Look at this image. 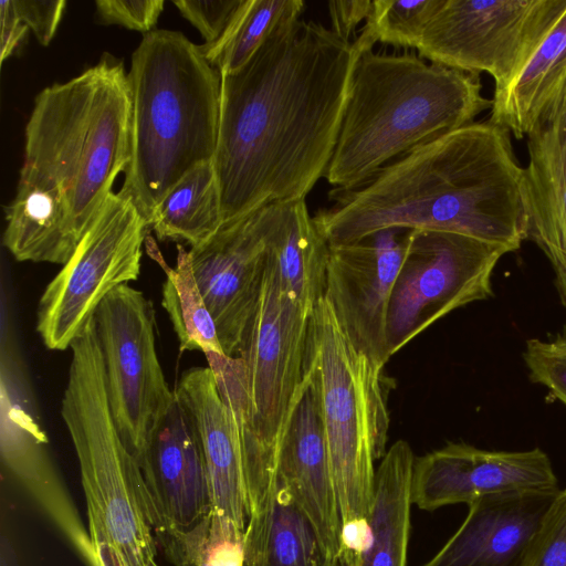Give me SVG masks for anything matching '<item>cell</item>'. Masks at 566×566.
Returning <instances> with one entry per match:
<instances>
[{
	"instance_id": "1",
	"label": "cell",
	"mask_w": 566,
	"mask_h": 566,
	"mask_svg": "<svg viewBox=\"0 0 566 566\" xmlns=\"http://www.w3.org/2000/svg\"><path fill=\"white\" fill-rule=\"evenodd\" d=\"M331 28L297 19L221 76L212 160L222 223L305 198L333 156L359 53Z\"/></svg>"
},
{
	"instance_id": "2",
	"label": "cell",
	"mask_w": 566,
	"mask_h": 566,
	"mask_svg": "<svg viewBox=\"0 0 566 566\" xmlns=\"http://www.w3.org/2000/svg\"><path fill=\"white\" fill-rule=\"evenodd\" d=\"M313 220L329 245L390 228L460 233L509 252L527 239L524 168L511 133L473 122L416 146L353 189L333 188Z\"/></svg>"
},
{
	"instance_id": "3",
	"label": "cell",
	"mask_w": 566,
	"mask_h": 566,
	"mask_svg": "<svg viewBox=\"0 0 566 566\" xmlns=\"http://www.w3.org/2000/svg\"><path fill=\"white\" fill-rule=\"evenodd\" d=\"M480 75L416 54L364 49L354 65L337 143L324 174L353 189L379 169L491 109Z\"/></svg>"
},
{
	"instance_id": "4",
	"label": "cell",
	"mask_w": 566,
	"mask_h": 566,
	"mask_svg": "<svg viewBox=\"0 0 566 566\" xmlns=\"http://www.w3.org/2000/svg\"><path fill=\"white\" fill-rule=\"evenodd\" d=\"M130 160L117 192L150 227L154 210L193 168L213 160L221 76L184 33H145L132 54Z\"/></svg>"
},
{
	"instance_id": "5",
	"label": "cell",
	"mask_w": 566,
	"mask_h": 566,
	"mask_svg": "<svg viewBox=\"0 0 566 566\" xmlns=\"http://www.w3.org/2000/svg\"><path fill=\"white\" fill-rule=\"evenodd\" d=\"M130 123L127 73L119 62L102 60L35 97L20 179L60 192L80 240L129 164Z\"/></svg>"
},
{
	"instance_id": "6",
	"label": "cell",
	"mask_w": 566,
	"mask_h": 566,
	"mask_svg": "<svg viewBox=\"0 0 566 566\" xmlns=\"http://www.w3.org/2000/svg\"><path fill=\"white\" fill-rule=\"evenodd\" d=\"M70 348L61 416L80 465L97 566H150L158 546L140 496L142 473L113 421L93 317Z\"/></svg>"
},
{
	"instance_id": "7",
	"label": "cell",
	"mask_w": 566,
	"mask_h": 566,
	"mask_svg": "<svg viewBox=\"0 0 566 566\" xmlns=\"http://www.w3.org/2000/svg\"><path fill=\"white\" fill-rule=\"evenodd\" d=\"M384 368L356 350L325 297L308 325L304 374L315 386L342 523L368 520L375 460L387 449L389 413Z\"/></svg>"
},
{
	"instance_id": "8",
	"label": "cell",
	"mask_w": 566,
	"mask_h": 566,
	"mask_svg": "<svg viewBox=\"0 0 566 566\" xmlns=\"http://www.w3.org/2000/svg\"><path fill=\"white\" fill-rule=\"evenodd\" d=\"M566 12V0H440L416 50L507 87Z\"/></svg>"
},
{
	"instance_id": "9",
	"label": "cell",
	"mask_w": 566,
	"mask_h": 566,
	"mask_svg": "<svg viewBox=\"0 0 566 566\" xmlns=\"http://www.w3.org/2000/svg\"><path fill=\"white\" fill-rule=\"evenodd\" d=\"M148 226L128 200L112 192L71 259L50 281L36 308V332L52 350H65L102 301L137 280Z\"/></svg>"
},
{
	"instance_id": "10",
	"label": "cell",
	"mask_w": 566,
	"mask_h": 566,
	"mask_svg": "<svg viewBox=\"0 0 566 566\" xmlns=\"http://www.w3.org/2000/svg\"><path fill=\"white\" fill-rule=\"evenodd\" d=\"M506 253L460 233L409 230L387 316L389 356L450 312L491 296L492 273Z\"/></svg>"
},
{
	"instance_id": "11",
	"label": "cell",
	"mask_w": 566,
	"mask_h": 566,
	"mask_svg": "<svg viewBox=\"0 0 566 566\" xmlns=\"http://www.w3.org/2000/svg\"><path fill=\"white\" fill-rule=\"evenodd\" d=\"M93 318L113 421L138 460L175 397L156 350L155 310L142 291L124 284L102 301Z\"/></svg>"
},
{
	"instance_id": "12",
	"label": "cell",
	"mask_w": 566,
	"mask_h": 566,
	"mask_svg": "<svg viewBox=\"0 0 566 566\" xmlns=\"http://www.w3.org/2000/svg\"><path fill=\"white\" fill-rule=\"evenodd\" d=\"M311 314L282 289L269 248L260 297L235 357L243 367L254 429L275 458L304 380Z\"/></svg>"
},
{
	"instance_id": "13",
	"label": "cell",
	"mask_w": 566,
	"mask_h": 566,
	"mask_svg": "<svg viewBox=\"0 0 566 566\" xmlns=\"http://www.w3.org/2000/svg\"><path fill=\"white\" fill-rule=\"evenodd\" d=\"M140 496L157 546L167 555L211 512L203 453L176 394L137 460Z\"/></svg>"
},
{
	"instance_id": "14",
	"label": "cell",
	"mask_w": 566,
	"mask_h": 566,
	"mask_svg": "<svg viewBox=\"0 0 566 566\" xmlns=\"http://www.w3.org/2000/svg\"><path fill=\"white\" fill-rule=\"evenodd\" d=\"M408 231L384 229L356 242L329 245L324 297L356 350L382 368L390 358L387 316Z\"/></svg>"
},
{
	"instance_id": "15",
	"label": "cell",
	"mask_w": 566,
	"mask_h": 566,
	"mask_svg": "<svg viewBox=\"0 0 566 566\" xmlns=\"http://www.w3.org/2000/svg\"><path fill=\"white\" fill-rule=\"evenodd\" d=\"M558 490L552 462L539 448L491 451L450 442L416 458L411 476L412 504L424 511L497 494Z\"/></svg>"
},
{
	"instance_id": "16",
	"label": "cell",
	"mask_w": 566,
	"mask_h": 566,
	"mask_svg": "<svg viewBox=\"0 0 566 566\" xmlns=\"http://www.w3.org/2000/svg\"><path fill=\"white\" fill-rule=\"evenodd\" d=\"M189 254L223 354L235 357L260 297L269 254L261 208L221 223Z\"/></svg>"
},
{
	"instance_id": "17",
	"label": "cell",
	"mask_w": 566,
	"mask_h": 566,
	"mask_svg": "<svg viewBox=\"0 0 566 566\" xmlns=\"http://www.w3.org/2000/svg\"><path fill=\"white\" fill-rule=\"evenodd\" d=\"M276 476L338 560L342 517L317 392L304 374L276 447Z\"/></svg>"
},
{
	"instance_id": "18",
	"label": "cell",
	"mask_w": 566,
	"mask_h": 566,
	"mask_svg": "<svg viewBox=\"0 0 566 566\" xmlns=\"http://www.w3.org/2000/svg\"><path fill=\"white\" fill-rule=\"evenodd\" d=\"M558 491L497 494L469 504L455 533L421 566H518Z\"/></svg>"
},
{
	"instance_id": "19",
	"label": "cell",
	"mask_w": 566,
	"mask_h": 566,
	"mask_svg": "<svg viewBox=\"0 0 566 566\" xmlns=\"http://www.w3.org/2000/svg\"><path fill=\"white\" fill-rule=\"evenodd\" d=\"M4 464L42 506L88 566H97L90 533L45 451V436L19 406L2 399Z\"/></svg>"
},
{
	"instance_id": "20",
	"label": "cell",
	"mask_w": 566,
	"mask_h": 566,
	"mask_svg": "<svg viewBox=\"0 0 566 566\" xmlns=\"http://www.w3.org/2000/svg\"><path fill=\"white\" fill-rule=\"evenodd\" d=\"M248 503L244 566H339L277 476Z\"/></svg>"
},
{
	"instance_id": "21",
	"label": "cell",
	"mask_w": 566,
	"mask_h": 566,
	"mask_svg": "<svg viewBox=\"0 0 566 566\" xmlns=\"http://www.w3.org/2000/svg\"><path fill=\"white\" fill-rule=\"evenodd\" d=\"M261 212L282 289L312 312L325 294L328 242L310 214L305 198L269 203Z\"/></svg>"
},
{
	"instance_id": "22",
	"label": "cell",
	"mask_w": 566,
	"mask_h": 566,
	"mask_svg": "<svg viewBox=\"0 0 566 566\" xmlns=\"http://www.w3.org/2000/svg\"><path fill=\"white\" fill-rule=\"evenodd\" d=\"M527 138L524 168L527 238L552 265L566 263V151L554 126L535 127Z\"/></svg>"
},
{
	"instance_id": "23",
	"label": "cell",
	"mask_w": 566,
	"mask_h": 566,
	"mask_svg": "<svg viewBox=\"0 0 566 566\" xmlns=\"http://www.w3.org/2000/svg\"><path fill=\"white\" fill-rule=\"evenodd\" d=\"M6 221L2 243L17 261L64 265L81 241L60 192L31 180L19 178Z\"/></svg>"
},
{
	"instance_id": "24",
	"label": "cell",
	"mask_w": 566,
	"mask_h": 566,
	"mask_svg": "<svg viewBox=\"0 0 566 566\" xmlns=\"http://www.w3.org/2000/svg\"><path fill=\"white\" fill-rule=\"evenodd\" d=\"M416 458L405 440L396 441L381 458L368 518L370 537L357 566H407Z\"/></svg>"
},
{
	"instance_id": "25",
	"label": "cell",
	"mask_w": 566,
	"mask_h": 566,
	"mask_svg": "<svg viewBox=\"0 0 566 566\" xmlns=\"http://www.w3.org/2000/svg\"><path fill=\"white\" fill-rule=\"evenodd\" d=\"M566 85V12L520 75L494 92L490 120L517 139L527 137L545 118Z\"/></svg>"
},
{
	"instance_id": "26",
	"label": "cell",
	"mask_w": 566,
	"mask_h": 566,
	"mask_svg": "<svg viewBox=\"0 0 566 566\" xmlns=\"http://www.w3.org/2000/svg\"><path fill=\"white\" fill-rule=\"evenodd\" d=\"M220 195L212 161L189 171L154 210L150 227L158 240L207 241L221 226Z\"/></svg>"
},
{
	"instance_id": "27",
	"label": "cell",
	"mask_w": 566,
	"mask_h": 566,
	"mask_svg": "<svg viewBox=\"0 0 566 566\" xmlns=\"http://www.w3.org/2000/svg\"><path fill=\"white\" fill-rule=\"evenodd\" d=\"M147 254L164 270L166 279L161 290V305L172 324L179 348L223 354L216 322L193 274L189 251L177 245L176 265H168L156 242L146 237Z\"/></svg>"
},
{
	"instance_id": "28",
	"label": "cell",
	"mask_w": 566,
	"mask_h": 566,
	"mask_svg": "<svg viewBox=\"0 0 566 566\" xmlns=\"http://www.w3.org/2000/svg\"><path fill=\"white\" fill-rule=\"evenodd\" d=\"M305 7L302 0H243L224 38L202 53L220 75L233 73L249 62L276 29L301 19Z\"/></svg>"
},
{
	"instance_id": "29",
	"label": "cell",
	"mask_w": 566,
	"mask_h": 566,
	"mask_svg": "<svg viewBox=\"0 0 566 566\" xmlns=\"http://www.w3.org/2000/svg\"><path fill=\"white\" fill-rule=\"evenodd\" d=\"M177 552L174 566H244V531L211 511L184 533Z\"/></svg>"
},
{
	"instance_id": "30",
	"label": "cell",
	"mask_w": 566,
	"mask_h": 566,
	"mask_svg": "<svg viewBox=\"0 0 566 566\" xmlns=\"http://www.w3.org/2000/svg\"><path fill=\"white\" fill-rule=\"evenodd\" d=\"M440 0H375L356 39L365 48L376 42L399 48H417Z\"/></svg>"
},
{
	"instance_id": "31",
	"label": "cell",
	"mask_w": 566,
	"mask_h": 566,
	"mask_svg": "<svg viewBox=\"0 0 566 566\" xmlns=\"http://www.w3.org/2000/svg\"><path fill=\"white\" fill-rule=\"evenodd\" d=\"M518 566H566V489L543 514Z\"/></svg>"
},
{
	"instance_id": "32",
	"label": "cell",
	"mask_w": 566,
	"mask_h": 566,
	"mask_svg": "<svg viewBox=\"0 0 566 566\" xmlns=\"http://www.w3.org/2000/svg\"><path fill=\"white\" fill-rule=\"evenodd\" d=\"M523 357L532 381L566 406V339H528Z\"/></svg>"
},
{
	"instance_id": "33",
	"label": "cell",
	"mask_w": 566,
	"mask_h": 566,
	"mask_svg": "<svg viewBox=\"0 0 566 566\" xmlns=\"http://www.w3.org/2000/svg\"><path fill=\"white\" fill-rule=\"evenodd\" d=\"M174 4L195 28L205 44L201 51L216 46L232 25L243 0H174Z\"/></svg>"
},
{
	"instance_id": "34",
	"label": "cell",
	"mask_w": 566,
	"mask_h": 566,
	"mask_svg": "<svg viewBox=\"0 0 566 566\" xmlns=\"http://www.w3.org/2000/svg\"><path fill=\"white\" fill-rule=\"evenodd\" d=\"M164 0H97L99 19L130 30L151 32L164 9Z\"/></svg>"
},
{
	"instance_id": "35",
	"label": "cell",
	"mask_w": 566,
	"mask_h": 566,
	"mask_svg": "<svg viewBox=\"0 0 566 566\" xmlns=\"http://www.w3.org/2000/svg\"><path fill=\"white\" fill-rule=\"evenodd\" d=\"M20 20L33 31L40 44L46 46L61 22L64 0H13Z\"/></svg>"
},
{
	"instance_id": "36",
	"label": "cell",
	"mask_w": 566,
	"mask_h": 566,
	"mask_svg": "<svg viewBox=\"0 0 566 566\" xmlns=\"http://www.w3.org/2000/svg\"><path fill=\"white\" fill-rule=\"evenodd\" d=\"M373 1L371 0H337L327 3L332 30L347 41L356 33L357 25L366 20Z\"/></svg>"
},
{
	"instance_id": "37",
	"label": "cell",
	"mask_w": 566,
	"mask_h": 566,
	"mask_svg": "<svg viewBox=\"0 0 566 566\" xmlns=\"http://www.w3.org/2000/svg\"><path fill=\"white\" fill-rule=\"evenodd\" d=\"M0 19H1V49L0 61L3 63L6 59L12 55L25 36L29 28L20 20L13 0L0 1Z\"/></svg>"
},
{
	"instance_id": "38",
	"label": "cell",
	"mask_w": 566,
	"mask_h": 566,
	"mask_svg": "<svg viewBox=\"0 0 566 566\" xmlns=\"http://www.w3.org/2000/svg\"><path fill=\"white\" fill-rule=\"evenodd\" d=\"M544 122L554 126L566 151V85L545 115Z\"/></svg>"
},
{
	"instance_id": "39",
	"label": "cell",
	"mask_w": 566,
	"mask_h": 566,
	"mask_svg": "<svg viewBox=\"0 0 566 566\" xmlns=\"http://www.w3.org/2000/svg\"><path fill=\"white\" fill-rule=\"evenodd\" d=\"M557 290L563 303L566 305V263L553 265Z\"/></svg>"
},
{
	"instance_id": "40",
	"label": "cell",
	"mask_w": 566,
	"mask_h": 566,
	"mask_svg": "<svg viewBox=\"0 0 566 566\" xmlns=\"http://www.w3.org/2000/svg\"><path fill=\"white\" fill-rule=\"evenodd\" d=\"M150 566H159V565H158V564H157V562H156V563L151 564Z\"/></svg>"
}]
</instances>
